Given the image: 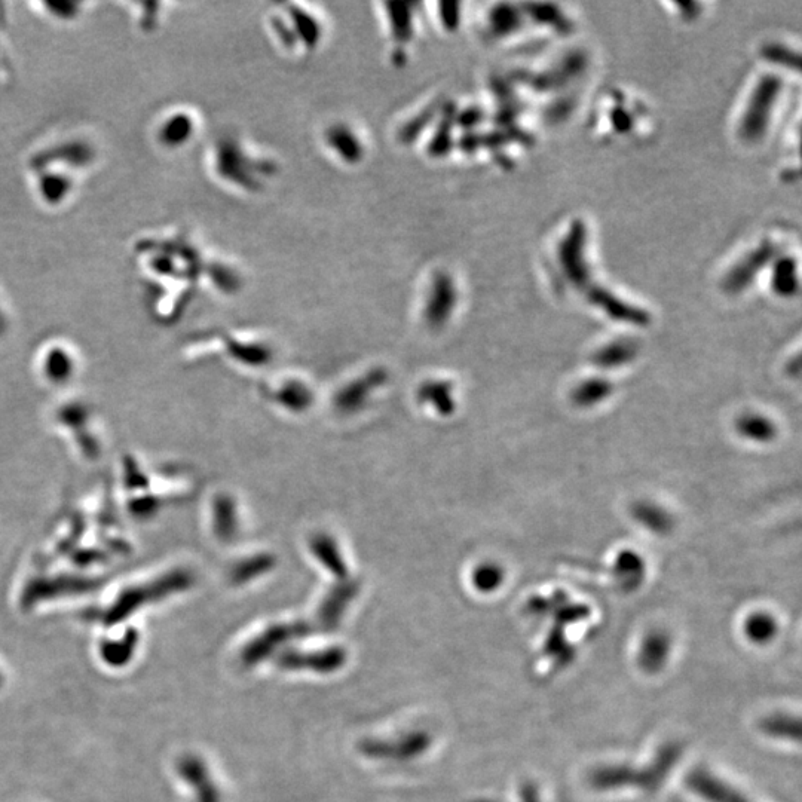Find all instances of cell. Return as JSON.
I'll use <instances>...</instances> for the list:
<instances>
[{"instance_id": "1", "label": "cell", "mask_w": 802, "mask_h": 802, "mask_svg": "<svg viewBox=\"0 0 802 802\" xmlns=\"http://www.w3.org/2000/svg\"><path fill=\"white\" fill-rule=\"evenodd\" d=\"M99 152L84 137H67L39 149L29 158V168H54L64 173H85L96 165Z\"/></svg>"}, {"instance_id": "2", "label": "cell", "mask_w": 802, "mask_h": 802, "mask_svg": "<svg viewBox=\"0 0 802 802\" xmlns=\"http://www.w3.org/2000/svg\"><path fill=\"white\" fill-rule=\"evenodd\" d=\"M195 130L197 124L189 113L174 110L159 119L155 128V139L162 148L174 151L188 145L189 140L194 137Z\"/></svg>"}, {"instance_id": "3", "label": "cell", "mask_w": 802, "mask_h": 802, "mask_svg": "<svg viewBox=\"0 0 802 802\" xmlns=\"http://www.w3.org/2000/svg\"><path fill=\"white\" fill-rule=\"evenodd\" d=\"M179 774L195 792V802H222L204 762L197 756H185L180 761Z\"/></svg>"}, {"instance_id": "4", "label": "cell", "mask_w": 802, "mask_h": 802, "mask_svg": "<svg viewBox=\"0 0 802 802\" xmlns=\"http://www.w3.org/2000/svg\"><path fill=\"white\" fill-rule=\"evenodd\" d=\"M632 517L645 531L658 535V537L670 534L675 525L672 514L666 508L651 501L636 502L632 507Z\"/></svg>"}, {"instance_id": "5", "label": "cell", "mask_w": 802, "mask_h": 802, "mask_svg": "<svg viewBox=\"0 0 802 802\" xmlns=\"http://www.w3.org/2000/svg\"><path fill=\"white\" fill-rule=\"evenodd\" d=\"M736 431L742 439L756 445H767L777 437V425L762 413H743L736 421Z\"/></svg>"}, {"instance_id": "6", "label": "cell", "mask_w": 802, "mask_h": 802, "mask_svg": "<svg viewBox=\"0 0 802 802\" xmlns=\"http://www.w3.org/2000/svg\"><path fill=\"white\" fill-rule=\"evenodd\" d=\"M614 393V385L605 378H589L572 390L571 400L580 409H593Z\"/></svg>"}, {"instance_id": "7", "label": "cell", "mask_w": 802, "mask_h": 802, "mask_svg": "<svg viewBox=\"0 0 802 802\" xmlns=\"http://www.w3.org/2000/svg\"><path fill=\"white\" fill-rule=\"evenodd\" d=\"M636 357H638V347L635 342L624 339L612 342L596 352L593 363L603 370H615L632 363Z\"/></svg>"}, {"instance_id": "8", "label": "cell", "mask_w": 802, "mask_h": 802, "mask_svg": "<svg viewBox=\"0 0 802 802\" xmlns=\"http://www.w3.org/2000/svg\"><path fill=\"white\" fill-rule=\"evenodd\" d=\"M137 645H139V635L130 630L122 638L104 642L100 648V655L104 663L110 667H124L134 657Z\"/></svg>"}, {"instance_id": "9", "label": "cell", "mask_w": 802, "mask_h": 802, "mask_svg": "<svg viewBox=\"0 0 802 802\" xmlns=\"http://www.w3.org/2000/svg\"><path fill=\"white\" fill-rule=\"evenodd\" d=\"M344 660V652L335 650L320 652V654L315 655H289V657L284 658L283 664L290 667V669H299L301 667V669L318 670V672H332V670L341 667Z\"/></svg>"}, {"instance_id": "10", "label": "cell", "mask_w": 802, "mask_h": 802, "mask_svg": "<svg viewBox=\"0 0 802 802\" xmlns=\"http://www.w3.org/2000/svg\"><path fill=\"white\" fill-rule=\"evenodd\" d=\"M615 575L626 589H636L645 577L644 557L633 550H623L615 560Z\"/></svg>"}, {"instance_id": "11", "label": "cell", "mask_w": 802, "mask_h": 802, "mask_svg": "<svg viewBox=\"0 0 802 802\" xmlns=\"http://www.w3.org/2000/svg\"><path fill=\"white\" fill-rule=\"evenodd\" d=\"M746 635L756 644H767L776 636L777 621L767 612H755L745 624Z\"/></svg>"}, {"instance_id": "12", "label": "cell", "mask_w": 802, "mask_h": 802, "mask_svg": "<svg viewBox=\"0 0 802 802\" xmlns=\"http://www.w3.org/2000/svg\"><path fill=\"white\" fill-rule=\"evenodd\" d=\"M502 580H504V572L500 566L494 565V563L480 566L474 574V584L482 592L497 590L501 586Z\"/></svg>"}, {"instance_id": "13", "label": "cell", "mask_w": 802, "mask_h": 802, "mask_svg": "<svg viewBox=\"0 0 802 802\" xmlns=\"http://www.w3.org/2000/svg\"><path fill=\"white\" fill-rule=\"evenodd\" d=\"M667 647H669V644H667L666 636L661 635V633H652V635L648 636L644 648H642L645 663L652 664L654 661L655 663L661 661V658H664V655L667 654Z\"/></svg>"}, {"instance_id": "14", "label": "cell", "mask_w": 802, "mask_h": 802, "mask_svg": "<svg viewBox=\"0 0 802 802\" xmlns=\"http://www.w3.org/2000/svg\"><path fill=\"white\" fill-rule=\"evenodd\" d=\"M0 58H5V48H3V41L0 39ZM6 64L0 60V76L3 75L2 70L5 69Z\"/></svg>"}, {"instance_id": "15", "label": "cell", "mask_w": 802, "mask_h": 802, "mask_svg": "<svg viewBox=\"0 0 802 802\" xmlns=\"http://www.w3.org/2000/svg\"><path fill=\"white\" fill-rule=\"evenodd\" d=\"M3 327H5V317H3L2 308H0V332H2Z\"/></svg>"}, {"instance_id": "16", "label": "cell", "mask_w": 802, "mask_h": 802, "mask_svg": "<svg viewBox=\"0 0 802 802\" xmlns=\"http://www.w3.org/2000/svg\"><path fill=\"white\" fill-rule=\"evenodd\" d=\"M2 685H3V676L2 673H0V687H2Z\"/></svg>"}]
</instances>
